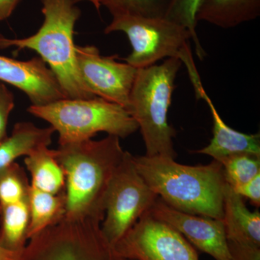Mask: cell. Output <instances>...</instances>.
<instances>
[{
  "mask_svg": "<svg viewBox=\"0 0 260 260\" xmlns=\"http://www.w3.org/2000/svg\"><path fill=\"white\" fill-rule=\"evenodd\" d=\"M181 64L179 59L168 58L137 72L126 110L138 123L148 156L177 158L173 142L176 130L169 124L168 112Z\"/></svg>",
  "mask_w": 260,
  "mask_h": 260,
  "instance_id": "cell-4",
  "label": "cell"
},
{
  "mask_svg": "<svg viewBox=\"0 0 260 260\" xmlns=\"http://www.w3.org/2000/svg\"><path fill=\"white\" fill-rule=\"evenodd\" d=\"M30 225L29 198L18 203L0 205V246L21 252L27 245Z\"/></svg>",
  "mask_w": 260,
  "mask_h": 260,
  "instance_id": "cell-18",
  "label": "cell"
},
{
  "mask_svg": "<svg viewBox=\"0 0 260 260\" xmlns=\"http://www.w3.org/2000/svg\"><path fill=\"white\" fill-rule=\"evenodd\" d=\"M220 164L225 182L234 189L260 174V157L239 154L224 159Z\"/></svg>",
  "mask_w": 260,
  "mask_h": 260,
  "instance_id": "cell-22",
  "label": "cell"
},
{
  "mask_svg": "<svg viewBox=\"0 0 260 260\" xmlns=\"http://www.w3.org/2000/svg\"><path fill=\"white\" fill-rule=\"evenodd\" d=\"M29 240L20 260H131L116 252L97 222L63 219Z\"/></svg>",
  "mask_w": 260,
  "mask_h": 260,
  "instance_id": "cell-7",
  "label": "cell"
},
{
  "mask_svg": "<svg viewBox=\"0 0 260 260\" xmlns=\"http://www.w3.org/2000/svg\"><path fill=\"white\" fill-rule=\"evenodd\" d=\"M22 252L9 250L0 246V260H20Z\"/></svg>",
  "mask_w": 260,
  "mask_h": 260,
  "instance_id": "cell-28",
  "label": "cell"
},
{
  "mask_svg": "<svg viewBox=\"0 0 260 260\" xmlns=\"http://www.w3.org/2000/svg\"><path fill=\"white\" fill-rule=\"evenodd\" d=\"M197 98L205 100L210 108L213 116V136L209 144L196 150L194 153L209 155L219 162L232 155L239 154L260 157L259 133L245 134L228 126L220 117L204 88L202 89Z\"/></svg>",
  "mask_w": 260,
  "mask_h": 260,
  "instance_id": "cell-13",
  "label": "cell"
},
{
  "mask_svg": "<svg viewBox=\"0 0 260 260\" xmlns=\"http://www.w3.org/2000/svg\"><path fill=\"white\" fill-rule=\"evenodd\" d=\"M55 133L51 126L41 128L29 121L16 123L11 135L0 143V169L28 156L43 148L49 147Z\"/></svg>",
  "mask_w": 260,
  "mask_h": 260,
  "instance_id": "cell-16",
  "label": "cell"
},
{
  "mask_svg": "<svg viewBox=\"0 0 260 260\" xmlns=\"http://www.w3.org/2000/svg\"><path fill=\"white\" fill-rule=\"evenodd\" d=\"M24 162L31 175L30 185L51 194L64 192V174L54 150L49 147L40 149L25 157Z\"/></svg>",
  "mask_w": 260,
  "mask_h": 260,
  "instance_id": "cell-19",
  "label": "cell"
},
{
  "mask_svg": "<svg viewBox=\"0 0 260 260\" xmlns=\"http://www.w3.org/2000/svg\"><path fill=\"white\" fill-rule=\"evenodd\" d=\"M137 170L133 155L125 151L108 187L101 229L112 246L122 238L158 198Z\"/></svg>",
  "mask_w": 260,
  "mask_h": 260,
  "instance_id": "cell-8",
  "label": "cell"
},
{
  "mask_svg": "<svg viewBox=\"0 0 260 260\" xmlns=\"http://www.w3.org/2000/svg\"><path fill=\"white\" fill-rule=\"evenodd\" d=\"M30 225L28 239L61 222L64 218L66 199L65 191L51 194L30 185L29 194Z\"/></svg>",
  "mask_w": 260,
  "mask_h": 260,
  "instance_id": "cell-17",
  "label": "cell"
},
{
  "mask_svg": "<svg viewBox=\"0 0 260 260\" xmlns=\"http://www.w3.org/2000/svg\"><path fill=\"white\" fill-rule=\"evenodd\" d=\"M28 112L50 124L59 134V145L90 140L102 132L124 139L139 129L125 108L99 97L63 99L31 105Z\"/></svg>",
  "mask_w": 260,
  "mask_h": 260,
  "instance_id": "cell-5",
  "label": "cell"
},
{
  "mask_svg": "<svg viewBox=\"0 0 260 260\" xmlns=\"http://www.w3.org/2000/svg\"><path fill=\"white\" fill-rule=\"evenodd\" d=\"M89 2L97 10L107 8L113 17L135 15L146 18H162L167 15L172 0H75Z\"/></svg>",
  "mask_w": 260,
  "mask_h": 260,
  "instance_id": "cell-20",
  "label": "cell"
},
{
  "mask_svg": "<svg viewBox=\"0 0 260 260\" xmlns=\"http://www.w3.org/2000/svg\"><path fill=\"white\" fill-rule=\"evenodd\" d=\"M14 107V95L4 83L0 82V143L8 137V120Z\"/></svg>",
  "mask_w": 260,
  "mask_h": 260,
  "instance_id": "cell-24",
  "label": "cell"
},
{
  "mask_svg": "<svg viewBox=\"0 0 260 260\" xmlns=\"http://www.w3.org/2000/svg\"><path fill=\"white\" fill-rule=\"evenodd\" d=\"M124 153L120 138L114 135L59 145L54 150L65 177L64 219L102 223L108 187Z\"/></svg>",
  "mask_w": 260,
  "mask_h": 260,
  "instance_id": "cell-1",
  "label": "cell"
},
{
  "mask_svg": "<svg viewBox=\"0 0 260 260\" xmlns=\"http://www.w3.org/2000/svg\"><path fill=\"white\" fill-rule=\"evenodd\" d=\"M113 247L131 260H199L194 246L180 233L149 212Z\"/></svg>",
  "mask_w": 260,
  "mask_h": 260,
  "instance_id": "cell-9",
  "label": "cell"
},
{
  "mask_svg": "<svg viewBox=\"0 0 260 260\" xmlns=\"http://www.w3.org/2000/svg\"><path fill=\"white\" fill-rule=\"evenodd\" d=\"M30 190L26 173L17 162L0 169V205L28 199Z\"/></svg>",
  "mask_w": 260,
  "mask_h": 260,
  "instance_id": "cell-21",
  "label": "cell"
},
{
  "mask_svg": "<svg viewBox=\"0 0 260 260\" xmlns=\"http://www.w3.org/2000/svg\"><path fill=\"white\" fill-rule=\"evenodd\" d=\"M44 20L34 35L7 39L0 35V49L15 47L39 54L54 73L66 99H92L78 73L74 28L81 11L75 0H41Z\"/></svg>",
  "mask_w": 260,
  "mask_h": 260,
  "instance_id": "cell-3",
  "label": "cell"
},
{
  "mask_svg": "<svg viewBox=\"0 0 260 260\" xmlns=\"http://www.w3.org/2000/svg\"><path fill=\"white\" fill-rule=\"evenodd\" d=\"M242 198H247L256 208L260 206V174L244 185L234 189Z\"/></svg>",
  "mask_w": 260,
  "mask_h": 260,
  "instance_id": "cell-26",
  "label": "cell"
},
{
  "mask_svg": "<svg viewBox=\"0 0 260 260\" xmlns=\"http://www.w3.org/2000/svg\"><path fill=\"white\" fill-rule=\"evenodd\" d=\"M226 240L260 246V213L246 208L242 196L225 182L223 217Z\"/></svg>",
  "mask_w": 260,
  "mask_h": 260,
  "instance_id": "cell-14",
  "label": "cell"
},
{
  "mask_svg": "<svg viewBox=\"0 0 260 260\" xmlns=\"http://www.w3.org/2000/svg\"><path fill=\"white\" fill-rule=\"evenodd\" d=\"M232 260H260V246L227 241Z\"/></svg>",
  "mask_w": 260,
  "mask_h": 260,
  "instance_id": "cell-25",
  "label": "cell"
},
{
  "mask_svg": "<svg viewBox=\"0 0 260 260\" xmlns=\"http://www.w3.org/2000/svg\"><path fill=\"white\" fill-rule=\"evenodd\" d=\"M19 2L20 0H0V21L10 18Z\"/></svg>",
  "mask_w": 260,
  "mask_h": 260,
  "instance_id": "cell-27",
  "label": "cell"
},
{
  "mask_svg": "<svg viewBox=\"0 0 260 260\" xmlns=\"http://www.w3.org/2000/svg\"><path fill=\"white\" fill-rule=\"evenodd\" d=\"M137 170L158 197L184 213L223 219L225 180L222 164L186 166L164 156L133 155Z\"/></svg>",
  "mask_w": 260,
  "mask_h": 260,
  "instance_id": "cell-2",
  "label": "cell"
},
{
  "mask_svg": "<svg viewBox=\"0 0 260 260\" xmlns=\"http://www.w3.org/2000/svg\"><path fill=\"white\" fill-rule=\"evenodd\" d=\"M0 82L26 94L32 106L66 99L54 73L40 56L20 61L0 55Z\"/></svg>",
  "mask_w": 260,
  "mask_h": 260,
  "instance_id": "cell-12",
  "label": "cell"
},
{
  "mask_svg": "<svg viewBox=\"0 0 260 260\" xmlns=\"http://www.w3.org/2000/svg\"><path fill=\"white\" fill-rule=\"evenodd\" d=\"M76 61L80 78L94 96L127 109L137 68L116 61V56H102L93 45H76Z\"/></svg>",
  "mask_w": 260,
  "mask_h": 260,
  "instance_id": "cell-10",
  "label": "cell"
},
{
  "mask_svg": "<svg viewBox=\"0 0 260 260\" xmlns=\"http://www.w3.org/2000/svg\"><path fill=\"white\" fill-rule=\"evenodd\" d=\"M202 0H172L165 18L180 24L191 32L194 41L195 53L201 60L206 56V52L200 44L196 31V15Z\"/></svg>",
  "mask_w": 260,
  "mask_h": 260,
  "instance_id": "cell-23",
  "label": "cell"
},
{
  "mask_svg": "<svg viewBox=\"0 0 260 260\" xmlns=\"http://www.w3.org/2000/svg\"><path fill=\"white\" fill-rule=\"evenodd\" d=\"M116 31L124 32L133 48L124 59L127 64L140 69L164 58H175L186 67L194 91L203 87L191 53L192 37L185 27L165 17L119 15L113 17L104 30L106 34Z\"/></svg>",
  "mask_w": 260,
  "mask_h": 260,
  "instance_id": "cell-6",
  "label": "cell"
},
{
  "mask_svg": "<svg viewBox=\"0 0 260 260\" xmlns=\"http://www.w3.org/2000/svg\"><path fill=\"white\" fill-rule=\"evenodd\" d=\"M259 15L260 0H202L196 19L229 29L255 20Z\"/></svg>",
  "mask_w": 260,
  "mask_h": 260,
  "instance_id": "cell-15",
  "label": "cell"
},
{
  "mask_svg": "<svg viewBox=\"0 0 260 260\" xmlns=\"http://www.w3.org/2000/svg\"><path fill=\"white\" fill-rule=\"evenodd\" d=\"M149 213L180 233L191 245L215 260H232L223 219L184 213L157 198Z\"/></svg>",
  "mask_w": 260,
  "mask_h": 260,
  "instance_id": "cell-11",
  "label": "cell"
}]
</instances>
